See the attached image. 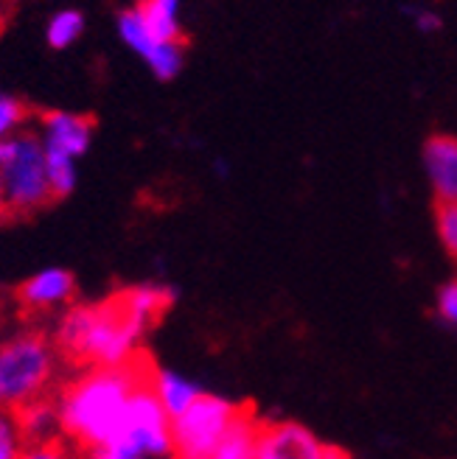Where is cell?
<instances>
[{
  "label": "cell",
  "mask_w": 457,
  "mask_h": 459,
  "mask_svg": "<svg viewBox=\"0 0 457 459\" xmlns=\"http://www.w3.org/2000/svg\"><path fill=\"white\" fill-rule=\"evenodd\" d=\"M171 415L146 381L129 403V415L119 437L87 451L84 459H171Z\"/></svg>",
  "instance_id": "cell-5"
},
{
  "label": "cell",
  "mask_w": 457,
  "mask_h": 459,
  "mask_svg": "<svg viewBox=\"0 0 457 459\" xmlns=\"http://www.w3.org/2000/svg\"><path fill=\"white\" fill-rule=\"evenodd\" d=\"M26 451V437L20 431L17 411L0 406V459H20Z\"/></svg>",
  "instance_id": "cell-17"
},
{
  "label": "cell",
  "mask_w": 457,
  "mask_h": 459,
  "mask_svg": "<svg viewBox=\"0 0 457 459\" xmlns=\"http://www.w3.org/2000/svg\"><path fill=\"white\" fill-rule=\"evenodd\" d=\"M76 294V281L67 269L59 266H48L34 272L29 281H22V286L17 289V300L26 311H54V308H65L71 306Z\"/></svg>",
  "instance_id": "cell-11"
},
{
  "label": "cell",
  "mask_w": 457,
  "mask_h": 459,
  "mask_svg": "<svg viewBox=\"0 0 457 459\" xmlns=\"http://www.w3.org/2000/svg\"><path fill=\"white\" fill-rule=\"evenodd\" d=\"M239 403L205 393L182 415L171 418V459H208L224 437V431L239 418Z\"/></svg>",
  "instance_id": "cell-6"
},
{
  "label": "cell",
  "mask_w": 457,
  "mask_h": 459,
  "mask_svg": "<svg viewBox=\"0 0 457 459\" xmlns=\"http://www.w3.org/2000/svg\"><path fill=\"white\" fill-rule=\"evenodd\" d=\"M0 182L12 216H26L54 202L48 160L37 129H22L0 143Z\"/></svg>",
  "instance_id": "cell-4"
},
{
  "label": "cell",
  "mask_w": 457,
  "mask_h": 459,
  "mask_svg": "<svg viewBox=\"0 0 457 459\" xmlns=\"http://www.w3.org/2000/svg\"><path fill=\"white\" fill-rule=\"evenodd\" d=\"M116 34H119L124 48L132 56H138L154 79L171 82L182 74V65H186V48H182V39H160L154 31L146 29V22L138 17V12H135L132 6L119 14Z\"/></svg>",
  "instance_id": "cell-7"
},
{
  "label": "cell",
  "mask_w": 457,
  "mask_h": 459,
  "mask_svg": "<svg viewBox=\"0 0 457 459\" xmlns=\"http://www.w3.org/2000/svg\"><path fill=\"white\" fill-rule=\"evenodd\" d=\"M421 169L438 204L457 202V134L438 132L426 137L421 149Z\"/></svg>",
  "instance_id": "cell-10"
},
{
  "label": "cell",
  "mask_w": 457,
  "mask_h": 459,
  "mask_svg": "<svg viewBox=\"0 0 457 459\" xmlns=\"http://www.w3.org/2000/svg\"><path fill=\"white\" fill-rule=\"evenodd\" d=\"M26 118H29L26 104L6 93V90H0V143L26 129Z\"/></svg>",
  "instance_id": "cell-18"
},
{
  "label": "cell",
  "mask_w": 457,
  "mask_h": 459,
  "mask_svg": "<svg viewBox=\"0 0 457 459\" xmlns=\"http://www.w3.org/2000/svg\"><path fill=\"white\" fill-rule=\"evenodd\" d=\"M326 459H351V456H348L346 451H342V448H337V446H329Z\"/></svg>",
  "instance_id": "cell-23"
},
{
  "label": "cell",
  "mask_w": 457,
  "mask_h": 459,
  "mask_svg": "<svg viewBox=\"0 0 457 459\" xmlns=\"http://www.w3.org/2000/svg\"><path fill=\"white\" fill-rule=\"evenodd\" d=\"M149 373L152 364L144 356L121 367H87L57 398L62 437L82 454L112 443L121 434L129 403L149 381Z\"/></svg>",
  "instance_id": "cell-2"
},
{
  "label": "cell",
  "mask_w": 457,
  "mask_h": 459,
  "mask_svg": "<svg viewBox=\"0 0 457 459\" xmlns=\"http://www.w3.org/2000/svg\"><path fill=\"white\" fill-rule=\"evenodd\" d=\"M182 6L186 0H138L132 9L160 39H182Z\"/></svg>",
  "instance_id": "cell-15"
},
{
  "label": "cell",
  "mask_w": 457,
  "mask_h": 459,
  "mask_svg": "<svg viewBox=\"0 0 457 459\" xmlns=\"http://www.w3.org/2000/svg\"><path fill=\"white\" fill-rule=\"evenodd\" d=\"M20 459H84V454L74 443H67L62 437V440H51V443L26 446Z\"/></svg>",
  "instance_id": "cell-21"
},
{
  "label": "cell",
  "mask_w": 457,
  "mask_h": 459,
  "mask_svg": "<svg viewBox=\"0 0 457 459\" xmlns=\"http://www.w3.org/2000/svg\"><path fill=\"white\" fill-rule=\"evenodd\" d=\"M149 386L171 418L182 415V411H186L194 401H199L205 395V389L194 378L171 370V367H152Z\"/></svg>",
  "instance_id": "cell-12"
},
{
  "label": "cell",
  "mask_w": 457,
  "mask_h": 459,
  "mask_svg": "<svg viewBox=\"0 0 457 459\" xmlns=\"http://www.w3.org/2000/svg\"><path fill=\"white\" fill-rule=\"evenodd\" d=\"M261 426L264 423L253 415V411L242 406L239 418L224 431V437L219 440V446L214 448V454L208 459H256Z\"/></svg>",
  "instance_id": "cell-13"
},
{
  "label": "cell",
  "mask_w": 457,
  "mask_h": 459,
  "mask_svg": "<svg viewBox=\"0 0 457 459\" xmlns=\"http://www.w3.org/2000/svg\"><path fill=\"white\" fill-rule=\"evenodd\" d=\"M177 300L166 283L121 289L99 303L67 306L54 331L59 356L82 367H121L141 359L138 348L149 328Z\"/></svg>",
  "instance_id": "cell-1"
},
{
  "label": "cell",
  "mask_w": 457,
  "mask_h": 459,
  "mask_svg": "<svg viewBox=\"0 0 457 459\" xmlns=\"http://www.w3.org/2000/svg\"><path fill=\"white\" fill-rule=\"evenodd\" d=\"M435 233L446 255L457 261V202L452 204H438L435 211Z\"/></svg>",
  "instance_id": "cell-19"
},
{
  "label": "cell",
  "mask_w": 457,
  "mask_h": 459,
  "mask_svg": "<svg viewBox=\"0 0 457 459\" xmlns=\"http://www.w3.org/2000/svg\"><path fill=\"white\" fill-rule=\"evenodd\" d=\"M9 213V208H6V194H4V182H0V219H4Z\"/></svg>",
  "instance_id": "cell-24"
},
{
  "label": "cell",
  "mask_w": 457,
  "mask_h": 459,
  "mask_svg": "<svg viewBox=\"0 0 457 459\" xmlns=\"http://www.w3.org/2000/svg\"><path fill=\"white\" fill-rule=\"evenodd\" d=\"M17 420H20L22 437H26V446L62 440V423H59L57 401L42 398V401H34L29 406L17 409Z\"/></svg>",
  "instance_id": "cell-14"
},
{
  "label": "cell",
  "mask_w": 457,
  "mask_h": 459,
  "mask_svg": "<svg viewBox=\"0 0 457 459\" xmlns=\"http://www.w3.org/2000/svg\"><path fill=\"white\" fill-rule=\"evenodd\" d=\"M329 446L312 429L294 420L264 423L256 459H326Z\"/></svg>",
  "instance_id": "cell-9"
},
{
  "label": "cell",
  "mask_w": 457,
  "mask_h": 459,
  "mask_svg": "<svg viewBox=\"0 0 457 459\" xmlns=\"http://www.w3.org/2000/svg\"><path fill=\"white\" fill-rule=\"evenodd\" d=\"M87 20L79 9H59L45 22V42L51 51H67L82 39Z\"/></svg>",
  "instance_id": "cell-16"
},
{
  "label": "cell",
  "mask_w": 457,
  "mask_h": 459,
  "mask_svg": "<svg viewBox=\"0 0 457 459\" xmlns=\"http://www.w3.org/2000/svg\"><path fill=\"white\" fill-rule=\"evenodd\" d=\"M435 308H438V316L444 319L446 325L457 328V278L438 289Z\"/></svg>",
  "instance_id": "cell-22"
},
{
  "label": "cell",
  "mask_w": 457,
  "mask_h": 459,
  "mask_svg": "<svg viewBox=\"0 0 457 459\" xmlns=\"http://www.w3.org/2000/svg\"><path fill=\"white\" fill-rule=\"evenodd\" d=\"M37 134L48 163L79 166V160L93 146V121L82 112L51 109L37 121Z\"/></svg>",
  "instance_id": "cell-8"
},
{
  "label": "cell",
  "mask_w": 457,
  "mask_h": 459,
  "mask_svg": "<svg viewBox=\"0 0 457 459\" xmlns=\"http://www.w3.org/2000/svg\"><path fill=\"white\" fill-rule=\"evenodd\" d=\"M404 20L413 26V31L424 34V37H432V34H438L444 29V17L438 9H432V6H424V4H407L401 9Z\"/></svg>",
  "instance_id": "cell-20"
},
{
  "label": "cell",
  "mask_w": 457,
  "mask_h": 459,
  "mask_svg": "<svg viewBox=\"0 0 457 459\" xmlns=\"http://www.w3.org/2000/svg\"><path fill=\"white\" fill-rule=\"evenodd\" d=\"M57 344L37 331L0 342V406L22 409L42 401L57 376Z\"/></svg>",
  "instance_id": "cell-3"
}]
</instances>
